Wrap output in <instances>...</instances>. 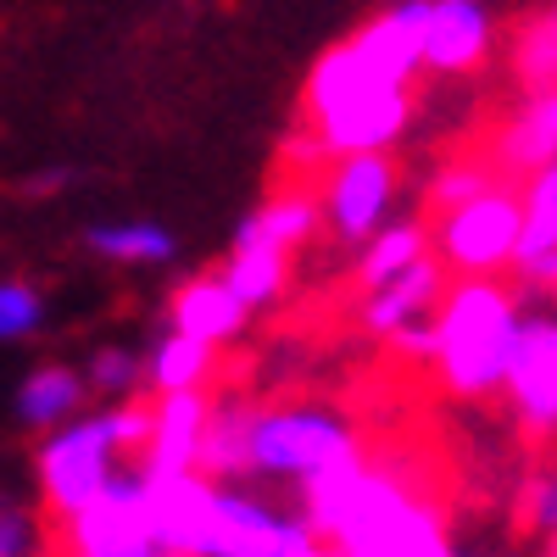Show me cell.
Returning <instances> with one entry per match:
<instances>
[{"label":"cell","mask_w":557,"mask_h":557,"mask_svg":"<svg viewBox=\"0 0 557 557\" xmlns=\"http://www.w3.org/2000/svg\"><path fill=\"white\" fill-rule=\"evenodd\" d=\"M62 178H67V173H39V178H28V190H57Z\"/></svg>","instance_id":"cell-22"},{"label":"cell","mask_w":557,"mask_h":557,"mask_svg":"<svg viewBox=\"0 0 557 557\" xmlns=\"http://www.w3.org/2000/svg\"><path fill=\"white\" fill-rule=\"evenodd\" d=\"M178 541H218L240 557H312L318 496L251 469H212L201 474V535Z\"/></svg>","instance_id":"cell-2"},{"label":"cell","mask_w":557,"mask_h":557,"mask_svg":"<svg viewBox=\"0 0 557 557\" xmlns=\"http://www.w3.org/2000/svg\"><path fill=\"white\" fill-rule=\"evenodd\" d=\"M357 457V412L335 396H285L257 401L240 380L212 391L201 407V474L212 469H251L278 485L318 491Z\"/></svg>","instance_id":"cell-1"},{"label":"cell","mask_w":557,"mask_h":557,"mask_svg":"<svg viewBox=\"0 0 557 557\" xmlns=\"http://www.w3.org/2000/svg\"><path fill=\"white\" fill-rule=\"evenodd\" d=\"M307 107L318 117V134L335 157L351 151H391L412 123V84L374 67L357 45H341L318 62L307 84Z\"/></svg>","instance_id":"cell-3"},{"label":"cell","mask_w":557,"mask_h":557,"mask_svg":"<svg viewBox=\"0 0 557 557\" xmlns=\"http://www.w3.org/2000/svg\"><path fill=\"white\" fill-rule=\"evenodd\" d=\"M513 307H519V351L513 374H507V401L519 407L530 435H557V307L552 285L541 278H513Z\"/></svg>","instance_id":"cell-9"},{"label":"cell","mask_w":557,"mask_h":557,"mask_svg":"<svg viewBox=\"0 0 557 557\" xmlns=\"http://www.w3.org/2000/svg\"><path fill=\"white\" fill-rule=\"evenodd\" d=\"M491 39H496V17L485 0H435L430 34H424V73L457 78V73L480 67Z\"/></svg>","instance_id":"cell-11"},{"label":"cell","mask_w":557,"mask_h":557,"mask_svg":"<svg viewBox=\"0 0 557 557\" xmlns=\"http://www.w3.org/2000/svg\"><path fill=\"white\" fill-rule=\"evenodd\" d=\"M430 251L435 262L457 278H496L502 268H519L524 251V196L502 190H480L474 201L441 207V218L430 223Z\"/></svg>","instance_id":"cell-7"},{"label":"cell","mask_w":557,"mask_h":557,"mask_svg":"<svg viewBox=\"0 0 557 557\" xmlns=\"http://www.w3.org/2000/svg\"><path fill=\"white\" fill-rule=\"evenodd\" d=\"M84 557H190V546L157 524H112V530H89Z\"/></svg>","instance_id":"cell-18"},{"label":"cell","mask_w":557,"mask_h":557,"mask_svg":"<svg viewBox=\"0 0 557 557\" xmlns=\"http://www.w3.org/2000/svg\"><path fill=\"white\" fill-rule=\"evenodd\" d=\"M78 374H84L89 396H96L101 407H134V396L151 380V357L139 346H128V341H101V346L84 351Z\"/></svg>","instance_id":"cell-15"},{"label":"cell","mask_w":557,"mask_h":557,"mask_svg":"<svg viewBox=\"0 0 557 557\" xmlns=\"http://www.w3.org/2000/svg\"><path fill=\"white\" fill-rule=\"evenodd\" d=\"M552 307H557V285H552Z\"/></svg>","instance_id":"cell-23"},{"label":"cell","mask_w":557,"mask_h":557,"mask_svg":"<svg viewBox=\"0 0 557 557\" xmlns=\"http://www.w3.org/2000/svg\"><path fill=\"white\" fill-rule=\"evenodd\" d=\"M285 273H290V257L273 251V246H262V251H235V262H228L223 278H228V290H235V296L257 312V307H268V301L278 296Z\"/></svg>","instance_id":"cell-19"},{"label":"cell","mask_w":557,"mask_h":557,"mask_svg":"<svg viewBox=\"0 0 557 557\" xmlns=\"http://www.w3.org/2000/svg\"><path fill=\"white\" fill-rule=\"evenodd\" d=\"M362 323L368 335H380L385 346L407 351V357H430L441 351V323H446V301H451V273L430 257H418L412 268L380 278L362 290Z\"/></svg>","instance_id":"cell-8"},{"label":"cell","mask_w":557,"mask_h":557,"mask_svg":"<svg viewBox=\"0 0 557 557\" xmlns=\"http://www.w3.org/2000/svg\"><path fill=\"white\" fill-rule=\"evenodd\" d=\"M207 368H212V346L178 335L173 323H168V335H162L157 351H151V385H157L162 396H190V391L201 385Z\"/></svg>","instance_id":"cell-17"},{"label":"cell","mask_w":557,"mask_h":557,"mask_svg":"<svg viewBox=\"0 0 557 557\" xmlns=\"http://www.w3.org/2000/svg\"><path fill=\"white\" fill-rule=\"evenodd\" d=\"M513 351H519L513 290L496 285V278H462V285H451L441 351H435V368L451 385V396H507Z\"/></svg>","instance_id":"cell-5"},{"label":"cell","mask_w":557,"mask_h":557,"mask_svg":"<svg viewBox=\"0 0 557 557\" xmlns=\"http://www.w3.org/2000/svg\"><path fill=\"white\" fill-rule=\"evenodd\" d=\"M430 12H435V0H391V7L368 23L351 45L374 62L385 67L391 78L412 84L418 73H424V34H430Z\"/></svg>","instance_id":"cell-12"},{"label":"cell","mask_w":557,"mask_h":557,"mask_svg":"<svg viewBox=\"0 0 557 557\" xmlns=\"http://www.w3.org/2000/svg\"><path fill=\"white\" fill-rule=\"evenodd\" d=\"M89 385L78 368L67 362H45V368H28V374L17 380V396H12V418H17V430L28 441H51L62 435L67 424H78V418L89 412Z\"/></svg>","instance_id":"cell-10"},{"label":"cell","mask_w":557,"mask_h":557,"mask_svg":"<svg viewBox=\"0 0 557 557\" xmlns=\"http://www.w3.org/2000/svg\"><path fill=\"white\" fill-rule=\"evenodd\" d=\"M412 201L401 196V168L391 151H351L335 157L330 178H323V196H318V223L330 246L368 257L391 228H407Z\"/></svg>","instance_id":"cell-6"},{"label":"cell","mask_w":557,"mask_h":557,"mask_svg":"<svg viewBox=\"0 0 557 557\" xmlns=\"http://www.w3.org/2000/svg\"><path fill=\"white\" fill-rule=\"evenodd\" d=\"M507 162L535 168V173L557 162V89H535L519 107L513 128H507Z\"/></svg>","instance_id":"cell-16"},{"label":"cell","mask_w":557,"mask_h":557,"mask_svg":"<svg viewBox=\"0 0 557 557\" xmlns=\"http://www.w3.org/2000/svg\"><path fill=\"white\" fill-rule=\"evenodd\" d=\"M168 323L178 335H190V341H201V346H228L246 323H251V307L228 290V278H201V285H190L178 301H173V312H168Z\"/></svg>","instance_id":"cell-13"},{"label":"cell","mask_w":557,"mask_h":557,"mask_svg":"<svg viewBox=\"0 0 557 557\" xmlns=\"http://www.w3.org/2000/svg\"><path fill=\"white\" fill-rule=\"evenodd\" d=\"M134 446H151V418L146 412H134V407H89L78 424H67L51 441H39L34 480H39L45 502H51L62 519L89 530L101 519L107 480L117 474V462Z\"/></svg>","instance_id":"cell-4"},{"label":"cell","mask_w":557,"mask_h":557,"mask_svg":"<svg viewBox=\"0 0 557 557\" xmlns=\"http://www.w3.org/2000/svg\"><path fill=\"white\" fill-rule=\"evenodd\" d=\"M84 251L117 262V268H168L178 257V235L168 223L151 218H123V223H89L84 228Z\"/></svg>","instance_id":"cell-14"},{"label":"cell","mask_w":557,"mask_h":557,"mask_svg":"<svg viewBox=\"0 0 557 557\" xmlns=\"http://www.w3.org/2000/svg\"><path fill=\"white\" fill-rule=\"evenodd\" d=\"M0 557H51V524H45L39 496L23 502L7 491V513H0Z\"/></svg>","instance_id":"cell-20"},{"label":"cell","mask_w":557,"mask_h":557,"mask_svg":"<svg viewBox=\"0 0 557 557\" xmlns=\"http://www.w3.org/2000/svg\"><path fill=\"white\" fill-rule=\"evenodd\" d=\"M45 318H51V307H45V296L34 285H23V278H7V285H0V341L7 346L39 341Z\"/></svg>","instance_id":"cell-21"}]
</instances>
